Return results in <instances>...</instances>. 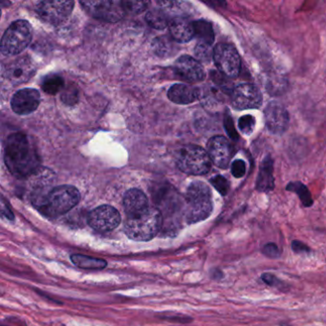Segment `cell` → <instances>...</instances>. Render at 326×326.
Listing matches in <instances>:
<instances>
[{
	"label": "cell",
	"mask_w": 326,
	"mask_h": 326,
	"mask_svg": "<svg viewBox=\"0 0 326 326\" xmlns=\"http://www.w3.org/2000/svg\"><path fill=\"white\" fill-rule=\"evenodd\" d=\"M4 160L10 172L17 177L33 174L40 163L36 146L23 133H14L7 139Z\"/></svg>",
	"instance_id": "1"
},
{
	"label": "cell",
	"mask_w": 326,
	"mask_h": 326,
	"mask_svg": "<svg viewBox=\"0 0 326 326\" xmlns=\"http://www.w3.org/2000/svg\"><path fill=\"white\" fill-rule=\"evenodd\" d=\"M81 200L77 188L69 185L58 186L45 195L34 200V205L44 217L56 218L70 212Z\"/></svg>",
	"instance_id": "2"
},
{
	"label": "cell",
	"mask_w": 326,
	"mask_h": 326,
	"mask_svg": "<svg viewBox=\"0 0 326 326\" xmlns=\"http://www.w3.org/2000/svg\"><path fill=\"white\" fill-rule=\"evenodd\" d=\"M163 227V217L159 209L150 207L145 213L135 217H127L124 231L134 241H149L153 239Z\"/></svg>",
	"instance_id": "3"
},
{
	"label": "cell",
	"mask_w": 326,
	"mask_h": 326,
	"mask_svg": "<svg viewBox=\"0 0 326 326\" xmlns=\"http://www.w3.org/2000/svg\"><path fill=\"white\" fill-rule=\"evenodd\" d=\"M213 200L210 188L201 181L190 184L186 194V208L184 215L189 224L206 220L212 215Z\"/></svg>",
	"instance_id": "4"
},
{
	"label": "cell",
	"mask_w": 326,
	"mask_h": 326,
	"mask_svg": "<svg viewBox=\"0 0 326 326\" xmlns=\"http://www.w3.org/2000/svg\"><path fill=\"white\" fill-rule=\"evenodd\" d=\"M33 38V28L26 20L14 21L1 39V53L12 56L23 52Z\"/></svg>",
	"instance_id": "5"
},
{
	"label": "cell",
	"mask_w": 326,
	"mask_h": 326,
	"mask_svg": "<svg viewBox=\"0 0 326 326\" xmlns=\"http://www.w3.org/2000/svg\"><path fill=\"white\" fill-rule=\"evenodd\" d=\"M176 164L178 168L191 175L207 174L212 167V161L208 152L194 145L183 146L177 153Z\"/></svg>",
	"instance_id": "6"
},
{
	"label": "cell",
	"mask_w": 326,
	"mask_h": 326,
	"mask_svg": "<svg viewBox=\"0 0 326 326\" xmlns=\"http://www.w3.org/2000/svg\"><path fill=\"white\" fill-rule=\"evenodd\" d=\"M214 61L219 72L229 78L239 75L241 59L237 50L231 44L219 43L214 49Z\"/></svg>",
	"instance_id": "7"
},
{
	"label": "cell",
	"mask_w": 326,
	"mask_h": 326,
	"mask_svg": "<svg viewBox=\"0 0 326 326\" xmlns=\"http://www.w3.org/2000/svg\"><path fill=\"white\" fill-rule=\"evenodd\" d=\"M74 1H40L36 5L38 17L46 23L59 25L71 15Z\"/></svg>",
	"instance_id": "8"
},
{
	"label": "cell",
	"mask_w": 326,
	"mask_h": 326,
	"mask_svg": "<svg viewBox=\"0 0 326 326\" xmlns=\"http://www.w3.org/2000/svg\"><path fill=\"white\" fill-rule=\"evenodd\" d=\"M80 3L91 17L108 22H117L126 14L123 1H81Z\"/></svg>",
	"instance_id": "9"
},
{
	"label": "cell",
	"mask_w": 326,
	"mask_h": 326,
	"mask_svg": "<svg viewBox=\"0 0 326 326\" xmlns=\"http://www.w3.org/2000/svg\"><path fill=\"white\" fill-rule=\"evenodd\" d=\"M231 105L238 111L259 109L262 105V94L252 83L238 84L231 92Z\"/></svg>",
	"instance_id": "10"
},
{
	"label": "cell",
	"mask_w": 326,
	"mask_h": 326,
	"mask_svg": "<svg viewBox=\"0 0 326 326\" xmlns=\"http://www.w3.org/2000/svg\"><path fill=\"white\" fill-rule=\"evenodd\" d=\"M122 222L118 210L109 205L94 209L87 217L88 225L97 232L107 233L115 230Z\"/></svg>",
	"instance_id": "11"
},
{
	"label": "cell",
	"mask_w": 326,
	"mask_h": 326,
	"mask_svg": "<svg viewBox=\"0 0 326 326\" xmlns=\"http://www.w3.org/2000/svg\"><path fill=\"white\" fill-rule=\"evenodd\" d=\"M36 73V65L29 56H20L12 60L3 68V76L14 84L26 82Z\"/></svg>",
	"instance_id": "12"
},
{
	"label": "cell",
	"mask_w": 326,
	"mask_h": 326,
	"mask_svg": "<svg viewBox=\"0 0 326 326\" xmlns=\"http://www.w3.org/2000/svg\"><path fill=\"white\" fill-rule=\"evenodd\" d=\"M264 117L267 128L274 135H281L288 128L289 113L279 102L269 103L264 111Z\"/></svg>",
	"instance_id": "13"
},
{
	"label": "cell",
	"mask_w": 326,
	"mask_h": 326,
	"mask_svg": "<svg viewBox=\"0 0 326 326\" xmlns=\"http://www.w3.org/2000/svg\"><path fill=\"white\" fill-rule=\"evenodd\" d=\"M207 152L211 161L220 168H227L234 156V147L224 136L213 137L207 145Z\"/></svg>",
	"instance_id": "14"
},
{
	"label": "cell",
	"mask_w": 326,
	"mask_h": 326,
	"mask_svg": "<svg viewBox=\"0 0 326 326\" xmlns=\"http://www.w3.org/2000/svg\"><path fill=\"white\" fill-rule=\"evenodd\" d=\"M174 72L180 79L190 83L202 82L205 79L202 64L190 55H182L176 60Z\"/></svg>",
	"instance_id": "15"
},
{
	"label": "cell",
	"mask_w": 326,
	"mask_h": 326,
	"mask_svg": "<svg viewBox=\"0 0 326 326\" xmlns=\"http://www.w3.org/2000/svg\"><path fill=\"white\" fill-rule=\"evenodd\" d=\"M40 94L36 89L24 88L18 91L12 98L11 107L18 115H28L38 108Z\"/></svg>",
	"instance_id": "16"
},
{
	"label": "cell",
	"mask_w": 326,
	"mask_h": 326,
	"mask_svg": "<svg viewBox=\"0 0 326 326\" xmlns=\"http://www.w3.org/2000/svg\"><path fill=\"white\" fill-rule=\"evenodd\" d=\"M123 203L127 217H135L143 215L150 208L146 195L138 189L127 190L124 195Z\"/></svg>",
	"instance_id": "17"
},
{
	"label": "cell",
	"mask_w": 326,
	"mask_h": 326,
	"mask_svg": "<svg viewBox=\"0 0 326 326\" xmlns=\"http://www.w3.org/2000/svg\"><path fill=\"white\" fill-rule=\"evenodd\" d=\"M168 27L172 38L177 42L186 43L195 36L193 22H190L187 18L176 17L171 18Z\"/></svg>",
	"instance_id": "18"
},
{
	"label": "cell",
	"mask_w": 326,
	"mask_h": 326,
	"mask_svg": "<svg viewBox=\"0 0 326 326\" xmlns=\"http://www.w3.org/2000/svg\"><path fill=\"white\" fill-rule=\"evenodd\" d=\"M168 99L177 105H189L199 98V90L189 84H173L167 91Z\"/></svg>",
	"instance_id": "19"
},
{
	"label": "cell",
	"mask_w": 326,
	"mask_h": 326,
	"mask_svg": "<svg viewBox=\"0 0 326 326\" xmlns=\"http://www.w3.org/2000/svg\"><path fill=\"white\" fill-rule=\"evenodd\" d=\"M255 188L261 192H269L274 188L273 162L270 155L266 156L260 163Z\"/></svg>",
	"instance_id": "20"
},
{
	"label": "cell",
	"mask_w": 326,
	"mask_h": 326,
	"mask_svg": "<svg viewBox=\"0 0 326 326\" xmlns=\"http://www.w3.org/2000/svg\"><path fill=\"white\" fill-rule=\"evenodd\" d=\"M71 261L75 266L83 270H103L108 266V262L105 259L80 254H72Z\"/></svg>",
	"instance_id": "21"
},
{
	"label": "cell",
	"mask_w": 326,
	"mask_h": 326,
	"mask_svg": "<svg viewBox=\"0 0 326 326\" xmlns=\"http://www.w3.org/2000/svg\"><path fill=\"white\" fill-rule=\"evenodd\" d=\"M194 34L198 38V42L213 45L215 41V32L212 24L204 19L196 20L193 22Z\"/></svg>",
	"instance_id": "22"
},
{
	"label": "cell",
	"mask_w": 326,
	"mask_h": 326,
	"mask_svg": "<svg viewBox=\"0 0 326 326\" xmlns=\"http://www.w3.org/2000/svg\"><path fill=\"white\" fill-rule=\"evenodd\" d=\"M145 20L149 26L158 30H163L169 26L170 20L162 9H153L145 16Z\"/></svg>",
	"instance_id": "23"
},
{
	"label": "cell",
	"mask_w": 326,
	"mask_h": 326,
	"mask_svg": "<svg viewBox=\"0 0 326 326\" xmlns=\"http://www.w3.org/2000/svg\"><path fill=\"white\" fill-rule=\"evenodd\" d=\"M63 85H64L63 79L55 74L45 76L41 82L42 90L50 95H54L59 91H61Z\"/></svg>",
	"instance_id": "24"
},
{
	"label": "cell",
	"mask_w": 326,
	"mask_h": 326,
	"mask_svg": "<svg viewBox=\"0 0 326 326\" xmlns=\"http://www.w3.org/2000/svg\"><path fill=\"white\" fill-rule=\"evenodd\" d=\"M286 190L298 194V196L304 207H311L313 205V198L307 187L302 184L301 182H291L287 187Z\"/></svg>",
	"instance_id": "25"
},
{
	"label": "cell",
	"mask_w": 326,
	"mask_h": 326,
	"mask_svg": "<svg viewBox=\"0 0 326 326\" xmlns=\"http://www.w3.org/2000/svg\"><path fill=\"white\" fill-rule=\"evenodd\" d=\"M195 56L200 60L204 62H209L212 57H214V50H212V46L205 44V43H200L198 42L195 50Z\"/></svg>",
	"instance_id": "26"
},
{
	"label": "cell",
	"mask_w": 326,
	"mask_h": 326,
	"mask_svg": "<svg viewBox=\"0 0 326 326\" xmlns=\"http://www.w3.org/2000/svg\"><path fill=\"white\" fill-rule=\"evenodd\" d=\"M153 45L155 53L161 56L167 55L169 53H171V50L173 49V45L170 39H167L165 36L158 37Z\"/></svg>",
	"instance_id": "27"
},
{
	"label": "cell",
	"mask_w": 326,
	"mask_h": 326,
	"mask_svg": "<svg viewBox=\"0 0 326 326\" xmlns=\"http://www.w3.org/2000/svg\"><path fill=\"white\" fill-rule=\"evenodd\" d=\"M238 127L241 130V132L249 136L251 135L255 127V119L252 115H245L241 117L238 121Z\"/></svg>",
	"instance_id": "28"
},
{
	"label": "cell",
	"mask_w": 326,
	"mask_h": 326,
	"mask_svg": "<svg viewBox=\"0 0 326 326\" xmlns=\"http://www.w3.org/2000/svg\"><path fill=\"white\" fill-rule=\"evenodd\" d=\"M123 5L126 13L140 14L147 9L149 2H137V1H123Z\"/></svg>",
	"instance_id": "29"
},
{
	"label": "cell",
	"mask_w": 326,
	"mask_h": 326,
	"mask_svg": "<svg viewBox=\"0 0 326 326\" xmlns=\"http://www.w3.org/2000/svg\"><path fill=\"white\" fill-rule=\"evenodd\" d=\"M211 183L215 187V189L217 190L218 192L221 195H226L228 193L229 190H230L229 181L225 177H223L221 175H217V176L214 177L211 180Z\"/></svg>",
	"instance_id": "30"
},
{
	"label": "cell",
	"mask_w": 326,
	"mask_h": 326,
	"mask_svg": "<svg viewBox=\"0 0 326 326\" xmlns=\"http://www.w3.org/2000/svg\"><path fill=\"white\" fill-rule=\"evenodd\" d=\"M61 100L66 105H74L78 100V91L75 87L69 86L63 90L61 95Z\"/></svg>",
	"instance_id": "31"
},
{
	"label": "cell",
	"mask_w": 326,
	"mask_h": 326,
	"mask_svg": "<svg viewBox=\"0 0 326 326\" xmlns=\"http://www.w3.org/2000/svg\"><path fill=\"white\" fill-rule=\"evenodd\" d=\"M262 254L270 258H278L281 255V251L274 243H267L262 247Z\"/></svg>",
	"instance_id": "32"
},
{
	"label": "cell",
	"mask_w": 326,
	"mask_h": 326,
	"mask_svg": "<svg viewBox=\"0 0 326 326\" xmlns=\"http://www.w3.org/2000/svg\"><path fill=\"white\" fill-rule=\"evenodd\" d=\"M261 278H262L263 282H265L269 286L275 287V288H279V289H282L283 287H285L284 283L280 279H278L275 275L272 274V273H269V272L263 273L261 275Z\"/></svg>",
	"instance_id": "33"
},
{
	"label": "cell",
	"mask_w": 326,
	"mask_h": 326,
	"mask_svg": "<svg viewBox=\"0 0 326 326\" xmlns=\"http://www.w3.org/2000/svg\"><path fill=\"white\" fill-rule=\"evenodd\" d=\"M224 127H225V129H226L228 135H229V137H230L232 140H235V141L238 140L239 136H238L237 131L235 130V126H234V122H233V119L231 118V116L227 115V116L225 117V120H224Z\"/></svg>",
	"instance_id": "34"
},
{
	"label": "cell",
	"mask_w": 326,
	"mask_h": 326,
	"mask_svg": "<svg viewBox=\"0 0 326 326\" xmlns=\"http://www.w3.org/2000/svg\"><path fill=\"white\" fill-rule=\"evenodd\" d=\"M246 173V163L243 160H235L232 164V174L235 178H241Z\"/></svg>",
	"instance_id": "35"
},
{
	"label": "cell",
	"mask_w": 326,
	"mask_h": 326,
	"mask_svg": "<svg viewBox=\"0 0 326 326\" xmlns=\"http://www.w3.org/2000/svg\"><path fill=\"white\" fill-rule=\"evenodd\" d=\"M292 249L297 254H305L310 252V248L307 245L300 242L299 240H294L292 243Z\"/></svg>",
	"instance_id": "36"
},
{
	"label": "cell",
	"mask_w": 326,
	"mask_h": 326,
	"mask_svg": "<svg viewBox=\"0 0 326 326\" xmlns=\"http://www.w3.org/2000/svg\"><path fill=\"white\" fill-rule=\"evenodd\" d=\"M2 215H3V217H6L8 218V219H10V220H13V219H14V215H13V213L8 209V207H3Z\"/></svg>",
	"instance_id": "37"
},
{
	"label": "cell",
	"mask_w": 326,
	"mask_h": 326,
	"mask_svg": "<svg viewBox=\"0 0 326 326\" xmlns=\"http://www.w3.org/2000/svg\"></svg>",
	"instance_id": "38"
}]
</instances>
